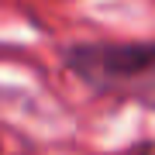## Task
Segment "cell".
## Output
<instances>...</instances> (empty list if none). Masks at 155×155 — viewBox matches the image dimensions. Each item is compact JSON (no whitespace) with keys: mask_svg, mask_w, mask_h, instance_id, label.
Here are the masks:
<instances>
[{"mask_svg":"<svg viewBox=\"0 0 155 155\" xmlns=\"http://www.w3.org/2000/svg\"><path fill=\"white\" fill-rule=\"evenodd\" d=\"M62 59L97 93L155 107V41H79Z\"/></svg>","mask_w":155,"mask_h":155,"instance_id":"obj_1","label":"cell"}]
</instances>
